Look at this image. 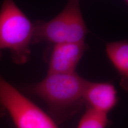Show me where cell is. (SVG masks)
Segmentation results:
<instances>
[{"label":"cell","mask_w":128,"mask_h":128,"mask_svg":"<svg viewBox=\"0 0 128 128\" xmlns=\"http://www.w3.org/2000/svg\"><path fill=\"white\" fill-rule=\"evenodd\" d=\"M106 51L108 56L122 76V84L127 89L128 80V43L122 40L108 43Z\"/></svg>","instance_id":"52a82bcc"},{"label":"cell","mask_w":128,"mask_h":128,"mask_svg":"<svg viewBox=\"0 0 128 128\" xmlns=\"http://www.w3.org/2000/svg\"><path fill=\"white\" fill-rule=\"evenodd\" d=\"M124 2H125L126 3H128V0H124Z\"/></svg>","instance_id":"9c48e42d"},{"label":"cell","mask_w":128,"mask_h":128,"mask_svg":"<svg viewBox=\"0 0 128 128\" xmlns=\"http://www.w3.org/2000/svg\"><path fill=\"white\" fill-rule=\"evenodd\" d=\"M87 48L84 42L55 44L49 58L48 74L75 72Z\"/></svg>","instance_id":"5b68a950"},{"label":"cell","mask_w":128,"mask_h":128,"mask_svg":"<svg viewBox=\"0 0 128 128\" xmlns=\"http://www.w3.org/2000/svg\"><path fill=\"white\" fill-rule=\"evenodd\" d=\"M5 113L16 128H58L49 114L0 74V116Z\"/></svg>","instance_id":"277c9868"},{"label":"cell","mask_w":128,"mask_h":128,"mask_svg":"<svg viewBox=\"0 0 128 128\" xmlns=\"http://www.w3.org/2000/svg\"><path fill=\"white\" fill-rule=\"evenodd\" d=\"M108 114L88 108L80 119L77 128H106Z\"/></svg>","instance_id":"ba28073f"},{"label":"cell","mask_w":128,"mask_h":128,"mask_svg":"<svg viewBox=\"0 0 128 128\" xmlns=\"http://www.w3.org/2000/svg\"><path fill=\"white\" fill-rule=\"evenodd\" d=\"M88 81L76 72L48 74L44 80L32 85L29 90L45 102L54 119L62 122L81 108Z\"/></svg>","instance_id":"6da1fadb"},{"label":"cell","mask_w":128,"mask_h":128,"mask_svg":"<svg viewBox=\"0 0 128 128\" xmlns=\"http://www.w3.org/2000/svg\"><path fill=\"white\" fill-rule=\"evenodd\" d=\"M87 33L78 0H69L63 10L52 20L34 24L33 44L83 42Z\"/></svg>","instance_id":"3957f363"},{"label":"cell","mask_w":128,"mask_h":128,"mask_svg":"<svg viewBox=\"0 0 128 128\" xmlns=\"http://www.w3.org/2000/svg\"><path fill=\"white\" fill-rule=\"evenodd\" d=\"M34 30V24L14 0H3L0 9V60L3 50L8 49L14 63H26L31 54Z\"/></svg>","instance_id":"7a4b0ae2"},{"label":"cell","mask_w":128,"mask_h":128,"mask_svg":"<svg viewBox=\"0 0 128 128\" xmlns=\"http://www.w3.org/2000/svg\"><path fill=\"white\" fill-rule=\"evenodd\" d=\"M83 100L88 108L108 114L118 103V92L110 83L88 81Z\"/></svg>","instance_id":"8992f818"}]
</instances>
